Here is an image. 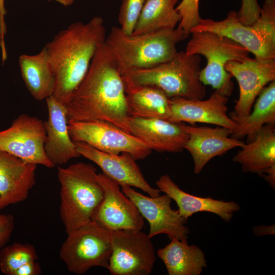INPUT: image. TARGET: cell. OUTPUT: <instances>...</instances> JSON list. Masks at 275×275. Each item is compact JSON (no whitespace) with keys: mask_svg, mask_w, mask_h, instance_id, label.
Wrapping results in <instances>:
<instances>
[{"mask_svg":"<svg viewBox=\"0 0 275 275\" xmlns=\"http://www.w3.org/2000/svg\"><path fill=\"white\" fill-rule=\"evenodd\" d=\"M65 105L68 122L105 121L130 133L123 78L104 43L97 50L85 77Z\"/></svg>","mask_w":275,"mask_h":275,"instance_id":"cell-1","label":"cell"},{"mask_svg":"<svg viewBox=\"0 0 275 275\" xmlns=\"http://www.w3.org/2000/svg\"><path fill=\"white\" fill-rule=\"evenodd\" d=\"M105 38L103 19L95 16L86 23L71 24L45 44L54 77L52 96L58 101L69 102Z\"/></svg>","mask_w":275,"mask_h":275,"instance_id":"cell-2","label":"cell"},{"mask_svg":"<svg viewBox=\"0 0 275 275\" xmlns=\"http://www.w3.org/2000/svg\"><path fill=\"white\" fill-rule=\"evenodd\" d=\"M186 38L184 31L178 28L127 35L120 28L113 26L104 44L122 75L171 60L177 52V44Z\"/></svg>","mask_w":275,"mask_h":275,"instance_id":"cell-3","label":"cell"},{"mask_svg":"<svg viewBox=\"0 0 275 275\" xmlns=\"http://www.w3.org/2000/svg\"><path fill=\"white\" fill-rule=\"evenodd\" d=\"M97 174L93 165L83 162L58 167L60 215L67 234L92 221L101 202L104 191Z\"/></svg>","mask_w":275,"mask_h":275,"instance_id":"cell-4","label":"cell"},{"mask_svg":"<svg viewBox=\"0 0 275 275\" xmlns=\"http://www.w3.org/2000/svg\"><path fill=\"white\" fill-rule=\"evenodd\" d=\"M201 57L177 51L171 60L148 68L131 70L122 75L124 86H150L169 98L203 99L205 86L200 80Z\"/></svg>","mask_w":275,"mask_h":275,"instance_id":"cell-5","label":"cell"},{"mask_svg":"<svg viewBox=\"0 0 275 275\" xmlns=\"http://www.w3.org/2000/svg\"><path fill=\"white\" fill-rule=\"evenodd\" d=\"M194 32H210L227 37L246 48L255 58L275 59V0H265L260 15L247 25L238 19L237 12L230 11L221 21L201 18Z\"/></svg>","mask_w":275,"mask_h":275,"instance_id":"cell-6","label":"cell"},{"mask_svg":"<svg viewBox=\"0 0 275 275\" xmlns=\"http://www.w3.org/2000/svg\"><path fill=\"white\" fill-rule=\"evenodd\" d=\"M185 51L199 54L207 60L205 67L200 72L199 78L205 85L229 97L233 90V77L225 68L231 61H242L248 57L249 50L232 40L210 32H194Z\"/></svg>","mask_w":275,"mask_h":275,"instance_id":"cell-7","label":"cell"},{"mask_svg":"<svg viewBox=\"0 0 275 275\" xmlns=\"http://www.w3.org/2000/svg\"><path fill=\"white\" fill-rule=\"evenodd\" d=\"M67 234L59 257L70 272L82 274L93 267L108 269L112 251L111 230L91 221Z\"/></svg>","mask_w":275,"mask_h":275,"instance_id":"cell-8","label":"cell"},{"mask_svg":"<svg viewBox=\"0 0 275 275\" xmlns=\"http://www.w3.org/2000/svg\"><path fill=\"white\" fill-rule=\"evenodd\" d=\"M68 129L73 142H84L106 153L119 154L126 152L137 160L145 159L152 152L140 139L107 121L70 122Z\"/></svg>","mask_w":275,"mask_h":275,"instance_id":"cell-9","label":"cell"},{"mask_svg":"<svg viewBox=\"0 0 275 275\" xmlns=\"http://www.w3.org/2000/svg\"><path fill=\"white\" fill-rule=\"evenodd\" d=\"M112 251L108 270L112 275H148L156 261L148 234L137 229L111 231Z\"/></svg>","mask_w":275,"mask_h":275,"instance_id":"cell-10","label":"cell"},{"mask_svg":"<svg viewBox=\"0 0 275 275\" xmlns=\"http://www.w3.org/2000/svg\"><path fill=\"white\" fill-rule=\"evenodd\" d=\"M46 137L44 122L22 114L13 121L9 128L0 131V150L26 162L52 168L55 166L44 150Z\"/></svg>","mask_w":275,"mask_h":275,"instance_id":"cell-11","label":"cell"},{"mask_svg":"<svg viewBox=\"0 0 275 275\" xmlns=\"http://www.w3.org/2000/svg\"><path fill=\"white\" fill-rule=\"evenodd\" d=\"M225 68L236 79L239 85V97L234 111L229 116L236 122L250 113L261 90L275 81V59L248 57L240 61H229Z\"/></svg>","mask_w":275,"mask_h":275,"instance_id":"cell-12","label":"cell"},{"mask_svg":"<svg viewBox=\"0 0 275 275\" xmlns=\"http://www.w3.org/2000/svg\"><path fill=\"white\" fill-rule=\"evenodd\" d=\"M121 188L148 222V235L150 238L164 234L170 240H187L189 230L186 225L187 221L180 215L178 210L171 207L172 199L168 195L148 197L136 191L132 187L122 186Z\"/></svg>","mask_w":275,"mask_h":275,"instance_id":"cell-13","label":"cell"},{"mask_svg":"<svg viewBox=\"0 0 275 275\" xmlns=\"http://www.w3.org/2000/svg\"><path fill=\"white\" fill-rule=\"evenodd\" d=\"M97 179L104 194L92 221L111 231L142 230L144 218L121 186L103 173L98 174Z\"/></svg>","mask_w":275,"mask_h":275,"instance_id":"cell-14","label":"cell"},{"mask_svg":"<svg viewBox=\"0 0 275 275\" xmlns=\"http://www.w3.org/2000/svg\"><path fill=\"white\" fill-rule=\"evenodd\" d=\"M74 143L81 156L96 164L103 174L120 186L136 187L152 197L160 196L159 189L150 186L136 164V160L129 153L113 154L100 151L84 142Z\"/></svg>","mask_w":275,"mask_h":275,"instance_id":"cell-15","label":"cell"},{"mask_svg":"<svg viewBox=\"0 0 275 275\" xmlns=\"http://www.w3.org/2000/svg\"><path fill=\"white\" fill-rule=\"evenodd\" d=\"M228 97L215 90L208 99L204 100L171 98V114L169 120L187 122L191 125L197 123L213 124L233 130L237 124L227 114Z\"/></svg>","mask_w":275,"mask_h":275,"instance_id":"cell-16","label":"cell"},{"mask_svg":"<svg viewBox=\"0 0 275 275\" xmlns=\"http://www.w3.org/2000/svg\"><path fill=\"white\" fill-rule=\"evenodd\" d=\"M188 139L185 145L193 157L194 173L201 172L206 164L214 157L223 155L228 151L241 147V140L231 137L233 130L221 126H185Z\"/></svg>","mask_w":275,"mask_h":275,"instance_id":"cell-17","label":"cell"},{"mask_svg":"<svg viewBox=\"0 0 275 275\" xmlns=\"http://www.w3.org/2000/svg\"><path fill=\"white\" fill-rule=\"evenodd\" d=\"M129 123L130 133L157 152H181L188 139L183 122L130 117Z\"/></svg>","mask_w":275,"mask_h":275,"instance_id":"cell-18","label":"cell"},{"mask_svg":"<svg viewBox=\"0 0 275 275\" xmlns=\"http://www.w3.org/2000/svg\"><path fill=\"white\" fill-rule=\"evenodd\" d=\"M37 167L0 150V210L27 199L36 183Z\"/></svg>","mask_w":275,"mask_h":275,"instance_id":"cell-19","label":"cell"},{"mask_svg":"<svg viewBox=\"0 0 275 275\" xmlns=\"http://www.w3.org/2000/svg\"><path fill=\"white\" fill-rule=\"evenodd\" d=\"M46 101L48 117L44 122L46 134L44 150L55 166H62L81 155L69 133L66 105L52 95L47 98Z\"/></svg>","mask_w":275,"mask_h":275,"instance_id":"cell-20","label":"cell"},{"mask_svg":"<svg viewBox=\"0 0 275 275\" xmlns=\"http://www.w3.org/2000/svg\"><path fill=\"white\" fill-rule=\"evenodd\" d=\"M156 184L160 191L175 201L179 214L186 221L194 213L208 212L216 214L228 222L234 213L240 209L239 205L234 201L227 202L189 194L181 189L168 175L160 176Z\"/></svg>","mask_w":275,"mask_h":275,"instance_id":"cell-21","label":"cell"},{"mask_svg":"<svg viewBox=\"0 0 275 275\" xmlns=\"http://www.w3.org/2000/svg\"><path fill=\"white\" fill-rule=\"evenodd\" d=\"M233 156V161L241 166L244 173H257L275 166V124H266L253 140L245 143Z\"/></svg>","mask_w":275,"mask_h":275,"instance_id":"cell-22","label":"cell"},{"mask_svg":"<svg viewBox=\"0 0 275 275\" xmlns=\"http://www.w3.org/2000/svg\"><path fill=\"white\" fill-rule=\"evenodd\" d=\"M157 255L169 275H200L207 266L204 252L197 245H189L187 240L173 238Z\"/></svg>","mask_w":275,"mask_h":275,"instance_id":"cell-23","label":"cell"},{"mask_svg":"<svg viewBox=\"0 0 275 275\" xmlns=\"http://www.w3.org/2000/svg\"><path fill=\"white\" fill-rule=\"evenodd\" d=\"M18 62L25 85L34 99L40 101L52 95L54 77L44 46L37 54L20 56Z\"/></svg>","mask_w":275,"mask_h":275,"instance_id":"cell-24","label":"cell"},{"mask_svg":"<svg viewBox=\"0 0 275 275\" xmlns=\"http://www.w3.org/2000/svg\"><path fill=\"white\" fill-rule=\"evenodd\" d=\"M130 117L169 120L170 98L160 89L150 86H124Z\"/></svg>","mask_w":275,"mask_h":275,"instance_id":"cell-25","label":"cell"},{"mask_svg":"<svg viewBox=\"0 0 275 275\" xmlns=\"http://www.w3.org/2000/svg\"><path fill=\"white\" fill-rule=\"evenodd\" d=\"M256 99L250 113L235 122L237 127L233 130L231 138L238 140L246 138L249 142L265 125L275 124V81L265 86Z\"/></svg>","mask_w":275,"mask_h":275,"instance_id":"cell-26","label":"cell"},{"mask_svg":"<svg viewBox=\"0 0 275 275\" xmlns=\"http://www.w3.org/2000/svg\"><path fill=\"white\" fill-rule=\"evenodd\" d=\"M181 0H146L132 34L174 29L181 20L175 6Z\"/></svg>","mask_w":275,"mask_h":275,"instance_id":"cell-27","label":"cell"},{"mask_svg":"<svg viewBox=\"0 0 275 275\" xmlns=\"http://www.w3.org/2000/svg\"><path fill=\"white\" fill-rule=\"evenodd\" d=\"M37 259V252L33 245L14 243L5 246L0 250V270L6 275H15L22 266Z\"/></svg>","mask_w":275,"mask_h":275,"instance_id":"cell-28","label":"cell"},{"mask_svg":"<svg viewBox=\"0 0 275 275\" xmlns=\"http://www.w3.org/2000/svg\"><path fill=\"white\" fill-rule=\"evenodd\" d=\"M146 0H123L118 16L120 28L126 34L131 35Z\"/></svg>","mask_w":275,"mask_h":275,"instance_id":"cell-29","label":"cell"},{"mask_svg":"<svg viewBox=\"0 0 275 275\" xmlns=\"http://www.w3.org/2000/svg\"><path fill=\"white\" fill-rule=\"evenodd\" d=\"M200 0H181L176 7L181 16L178 28L184 31L187 38L191 30L197 26L201 19L199 14Z\"/></svg>","mask_w":275,"mask_h":275,"instance_id":"cell-30","label":"cell"},{"mask_svg":"<svg viewBox=\"0 0 275 275\" xmlns=\"http://www.w3.org/2000/svg\"><path fill=\"white\" fill-rule=\"evenodd\" d=\"M240 10L237 12L238 20L247 25L252 24L259 18L261 7L257 0H241Z\"/></svg>","mask_w":275,"mask_h":275,"instance_id":"cell-31","label":"cell"},{"mask_svg":"<svg viewBox=\"0 0 275 275\" xmlns=\"http://www.w3.org/2000/svg\"><path fill=\"white\" fill-rule=\"evenodd\" d=\"M14 225V217L12 214H0V250L9 241Z\"/></svg>","mask_w":275,"mask_h":275,"instance_id":"cell-32","label":"cell"},{"mask_svg":"<svg viewBox=\"0 0 275 275\" xmlns=\"http://www.w3.org/2000/svg\"><path fill=\"white\" fill-rule=\"evenodd\" d=\"M41 272L40 266L36 260L22 266L16 271L15 275H38Z\"/></svg>","mask_w":275,"mask_h":275,"instance_id":"cell-33","label":"cell"},{"mask_svg":"<svg viewBox=\"0 0 275 275\" xmlns=\"http://www.w3.org/2000/svg\"><path fill=\"white\" fill-rule=\"evenodd\" d=\"M255 235L260 237L268 235H274L275 234L274 225L271 226H255L253 228Z\"/></svg>","mask_w":275,"mask_h":275,"instance_id":"cell-34","label":"cell"},{"mask_svg":"<svg viewBox=\"0 0 275 275\" xmlns=\"http://www.w3.org/2000/svg\"><path fill=\"white\" fill-rule=\"evenodd\" d=\"M264 180L267 181L271 187H275V166L272 167L266 170L261 175Z\"/></svg>","mask_w":275,"mask_h":275,"instance_id":"cell-35","label":"cell"},{"mask_svg":"<svg viewBox=\"0 0 275 275\" xmlns=\"http://www.w3.org/2000/svg\"><path fill=\"white\" fill-rule=\"evenodd\" d=\"M7 14V11L5 5V0H0V20L2 36L5 39V35L7 32L6 24L5 20V16Z\"/></svg>","mask_w":275,"mask_h":275,"instance_id":"cell-36","label":"cell"},{"mask_svg":"<svg viewBox=\"0 0 275 275\" xmlns=\"http://www.w3.org/2000/svg\"><path fill=\"white\" fill-rule=\"evenodd\" d=\"M0 47H1L2 50V62L3 63L7 60V53L6 50V48L5 43V39L2 36L1 28V20H0Z\"/></svg>","mask_w":275,"mask_h":275,"instance_id":"cell-37","label":"cell"},{"mask_svg":"<svg viewBox=\"0 0 275 275\" xmlns=\"http://www.w3.org/2000/svg\"><path fill=\"white\" fill-rule=\"evenodd\" d=\"M48 1H55L63 6L67 7L71 5L76 0H48Z\"/></svg>","mask_w":275,"mask_h":275,"instance_id":"cell-38","label":"cell"}]
</instances>
